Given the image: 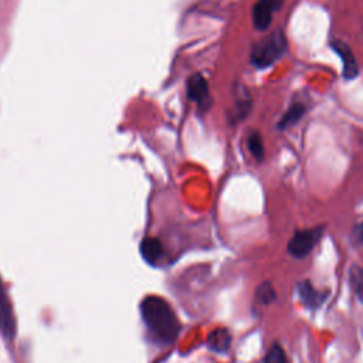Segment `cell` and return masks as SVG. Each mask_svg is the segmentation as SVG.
<instances>
[{
  "instance_id": "obj_10",
  "label": "cell",
  "mask_w": 363,
  "mask_h": 363,
  "mask_svg": "<svg viewBox=\"0 0 363 363\" xmlns=\"http://www.w3.org/2000/svg\"><path fill=\"white\" fill-rule=\"evenodd\" d=\"M141 253L148 263L155 264L164 254L162 243L158 238H147L141 245Z\"/></svg>"
},
{
  "instance_id": "obj_13",
  "label": "cell",
  "mask_w": 363,
  "mask_h": 363,
  "mask_svg": "<svg viewBox=\"0 0 363 363\" xmlns=\"http://www.w3.org/2000/svg\"><path fill=\"white\" fill-rule=\"evenodd\" d=\"M256 300L262 305H270L277 300V293L274 285L270 281L262 283L256 290Z\"/></svg>"
},
{
  "instance_id": "obj_2",
  "label": "cell",
  "mask_w": 363,
  "mask_h": 363,
  "mask_svg": "<svg viewBox=\"0 0 363 363\" xmlns=\"http://www.w3.org/2000/svg\"><path fill=\"white\" fill-rule=\"evenodd\" d=\"M287 51V39L281 29L259 40L250 53L252 64L257 68H269Z\"/></svg>"
},
{
  "instance_id": "obj_4",
  "label": "cell",
  "mask_w": 363,
  "mask_h": 363,
  "mask_svg": "<svg viewBox=\"0 0 363 363\" xmlns=\"http://www.w3.org/2000/svg\"><path fill=\"white\" fill-rule=\"evenodd\" d=\"M187 98L202 109H209L211 105L210 90L206 78L202 74H195L187 80Z\"/></svg>"
},
{
  "instance_id": "obj_16",
  "label": "cell",
  "mask_w": 363,
  "mask_h": 363,
  "mask_svg": "<svg viewBox=\"0 0 363 363\" xmlns=\"http://www.w3.org/2000/svg\"><path fill=\"white\" fill-rule=\"evenodd\" d=\"M260 2L263 5H266L273 13L278 12L283 8V5H284V0H260Z\"/></svg>"
},
{
  "instance_id": "obj_11",
  "label": "cell",
  "mask_w": 363,
  "mask_h": 363,
  "mask_svg": "<svg viewBox=\"0 0 363 363\" xmlns=\"http://www.w3.org/2000/svg\"><path fill=\"white\" fill-rule=\"evenodd\" d=\"M273 12L263 5L260 0L253 8V23L257 30H267L273 23Z\"/></svg>"
},
{
  "instance_id": "obj_12",
  "label": "cell",
  "mask_w": 363,
  "mask_h": 363,
  "mask_svg": "<svg viewBox=\"0 0 363 363\" xmlns=\"http://www.w3.org/2000/svg\"><path fill=\"white\" fill-rule=\"evenodd\" d=\"M350 287L360 304H363V269L359 266H353L349 271Z\"/></svg>"
},
{
  "instance_id": "obj_9",
  "label": "cell",
  "mask_w": 363,
  "mask_h": 363,
  "mask_svg": "<svg viewBox=\"0 0 363 363\" xmlns=\"http://www.w3.org/2000/svg\"><path fill=\"white\" fill-rule=\"evenodd\" d=\"M209 346L214 352H226L231 345V333L224 328H217L209 335Z\"/></svg>"
},
{
  "instance_id": "obj_17",
  "label": "cell",
  "mask_w": 363,
  "mask_h": 363,
  "mask_svg": "<svg viewBox=\"0 0 363 363\" xmlns=\"http://www.w3.org/2000/svg\"><path fill=\"white\" fill-rule=\"evenodd\" d=\"M355 234H356L357 240L363 241V223H360V224L356 227V230H355Z\"/></svg>"
},
{
  "instance_id": "obj_5",
  "label": "cell",
  "mask_w": 363,
  "mask_h": 363,
  "mask_svg": "<svg viewBox=\"0 0 363 363\" xmlns=\"http://www.w3.org/2000/svg\"><path fill=\"white\" fill-rule=\"evenodd\" d=\"M0 331L6 338H13L16 331V321L9 301L8 293L4 288L2 280H0Z\"/></svg>"
},
{
  "instance_id": "obj_8",
  "label": "cell",
  "mask_w": 363,
  "mask_h": 363,
  "mask_svg": "<svg viewBox=\"0 0 363 363\" xmlns=\"http://www.w3.org/2000/svg\"><path fill=\"white\" fill-rule=\"evenodd\" d=\"M305 112H307V108H305L304 104H301V102H294V104L287 109V112L283 115V118L280 119L278 128H280L281 131H284V130H287V128L295 125V124L298 123V121L304 116Z\"/></svg>"
},
{
  "instance_id": "obj_1",
  "label": "cell",
  "mask_w": 363,
  "mask_h": 363,
  "mask_svg": "<svg viewBox=\"0 0 363 363\" xmlns=\"http://www.w3.org/2000/svg\"><path fill=\"white\" fill-rule=\"evenodd\" d=\"M141 312L147 326L158 340L171 343L179 336V319L169 302L164 298L156 295L147 297L141 304Z\"/></svg>"
},
{
  "instance_id": "obj_6",
  "label": "cell",
  "mask_w": 363,
  "mask_h": 363,
  "mask_svg": "<svg viewBox=\"0 0 363 363\" xmlns=\"http://www.w3.org/2000/svg\"><path fill=\"white\" fill-rule=\"evenodd\" d=\"M331 47L333 49V51L338 53V56L342 60L343 78H346V80L356 78L359 74V67H357V61H356V57H355L352 49L342 40L332 42Z\"/></svg>"
},
{
  "instance_id": "obj_14",
  "label": "cell",
  "mask_w": 363,
  "mask_h": 363,
  "mask_svg": "<svg viewBox=\"0 0 363 363\" xmlns=\"http://www.w3.org/2000/svg\"><path fill=\"white\" fill-rule=\"evenodd\" d=\"M247 142H249V149H250L252 155L254 156V159L257 162H263L266 158V147H264L262 135L259 133H253L249 137Z\"/></svg>"
},
{
  "instance_id": "obj_3",
  "label": "cell",
  "mask_w": 363,
  "mask_h": 363,
  "mask_svg": "<svg viewBox=\"0 0 363 363\" xmlns=\"http://www.w3.org/2000/svg\"><path fill=\"white\" fill-rule=\"evenodd\" d=\"M322 231H324V227L295 231L291 240L288 241V253L294 259H298V260L305 259L318 245Z\"/></svg>"
},
{
  "instance_id": "obj_7",
  "label": "cell",
  "mask_w": 363,
  "mask_h": 363,
  "mask_svg": "<svg viewBox=\"0 0 363 363\" xmlns=\"http://www.w3.org/2000/svg\"><path fill=\"white\" fill-rule=\"evenodd\" d=\"M297 291H298V297L300 300L302 301V304L308 308H316L322 304L325 295H321L315 288L314 285L311 284V281H302L298 284L297 287Z\"/></svg>"
},
{
  "instance_id": "obj_15",
  "label": "cell",
  "mask_w": 363,
  "mask_h": 363,
  "mask_svg": "<svg viewBox=\"0 0 363 363\" xmlns=\"http://www.w3.org/2000/svg\"><path fill=\"white\" fill-rule=\"evenodd\" d=\"M264 363H290V362H288L285 350L278 343H274L270 347L269 353L266 355Z\"/></svg>"
}]
</instances>
